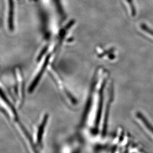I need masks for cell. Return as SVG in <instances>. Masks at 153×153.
I'll return each instance as SVG.
<instances>
[{"label":"cell","mask_w":153,"mask_h":153,"mask_svg":"<svg viewBox=\"0 0 153 153\" xmlns=\"http://www.w3.org/2000/svg\"><path fill=\"white\" fill-rule=\"evenodd\" d=\"M138 117L143 122V123L144 124L146 127L153 134V127L151 125V124L147 120V119H146V118L142 114H140V113L138 114Z\"/></svg>","instance_id":"1"}]
</instances>
